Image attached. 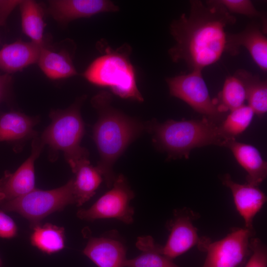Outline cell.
I'll return each mask as SVG.
<instances>
[{"label":"cell","instance_id":"6da1fadb","mask_svg":"<svg viewBox=\"0 0 267 267\" xmlns=\"http://www.w3.org/2000/svg\"><path fill=\"white\" fill-rule=\"evenodd\" d=\"M236 21V17L216 0L205 4L190 0L189 13L181 14L170 25L176 41L169 50L170 57L175 62L184 61L190 71H202L225 52V28Z\"/></svg>","mask_w":267,"mask_h":267},{"label":"cell","instance_id":"7a4b0ae2","mask_svg":"<svg viewBox=\"0 0 267 267\" xmlns=\"http://www.w3.org/2000/svg\"><path fill=\"white\" fill-rule=\"evenodd\" d=\"M112 94L105 90L91 101L98 114L93 128V138L100 157L96 167L110 188L116 178L113 172L115 163L145 129L141 122L112 107Z\"/></svg>","mask_w":267,"mask_h":267},{"label":"cell","instance_id":"3957f363","mask_svg":"<svg viewBox=\"0 0 267 267\" xmlns=\"http://www.w3.org/2000/svg\"><path fill=\"white\" fill-rule=\"evenodd\" d=\"M145 129L152 134V141L170 159L188 158L196 147L214 144L222 146L218 125L206 118L202 120L175 121L160 123L153 120Z\"/></svg>","mask_w":267,"mask_h":267},{"label":"cell","instance_id":"277c9868","mask_svg":"<svg viewBox=\"0 0 267 267\" xmlns=\"http://www.w3.org/2000/svg\"><path fill=\"white\" fill-rule=\"evenodd\" d=\"M131 49L125 44L113 50L108 47L105 54L95 59L83 73L89 83L108 88L115 95L141 102L143 98L136 84L135 72L130 59Z\"/></svg>","mask_w":267,"mask_h":267},{"label":"cell","instance_id":"5b68a950","mask_svg":"<svg viewBox=\"0 0 267 267\" xmlns=\"http://www.w3.org/2000/svg\"><path fill=\"white\" fill-rule=\"evenodd\" d=\"M84 98H80L66 109L51 111V122L40 137L44 145H48L53 151H63L72 172L89 157L88 150L80 145L85 134V125L80 112Z\"/></svg>","mask_w":267,"mask_h":267},{"label":"cell","instance_id":"8992f818","mask_svg":"<svg viewBox=\"0 0 267 267\" xmlns=\"http://www.w3.org/2000/svg\"><path fill=\"white\" fill-rule=\"evenodd\" d=\"M74 178L58 188L44 190L35 188L19 198L3 201L0 205L5 212L19 214L27 219L31 229L52 213L76 204L74 191Z\"/></svg>","mask_w":267,"mask_h":267},{"label":"cell","instance_id":"52a82bcc","mask_svg":"<svg viewBox=\"0 0 267 267\" xmlns=\"http://www.w3.org/2000/svg\"><path fill=\"white\" fill-rule=\"evenodd\" d=\"M255 234V230L236 227L219 240L204 237L198 248L206 253L202 267H240L251 253L250 240Z\"/></svg>","mask_w":267,"mask_h":267},{"label":"cell","instance_id":"ba28073f","mask_svg":"<svg viewBox=\"0 0 267 267\" xmlns=\"http://www.w3.org/2000/svg\"><path fill=\"white\" fill-rule=\"evenodd\" d=\"M134 197L126 178L122 174L116 177L112 187L91 207L77 213L78 218L89 222L104 219H115L129 224L134 222V208L131 202Z\"/></svg>","mask_w":267,"mask_h":267},{"label":"cell","instance_id":"9c48e42d","mask_svg":"<svg viewBox=\"0 0 267 267\" xmlns=\"http://www.w3.org/2000/svg\"><path fill=\"white\" fill-rule=\"evenodd\" d=\"M166 82L172 96L183 100L215 123L222 119L223 114L219 111L215 98H211L202 71L192 70L167 78Z\"/></svg>","mask_w":267,"mask_h":267},{"label":"cell","instance_id":"30bf717a","mask_svg":"<svg viewBox=\"0 0 267 267\" xmlns=\"http://www.w3.org/2000/svg\"><path fill=\"white\" fill-rule=\"evenodd\" d=\"M197 218V214L191 210H175L173 217L167 223L169 231L167 242L164 245L158 244L160 253L173 260L193 247H198L202 237L199 236L197 228L193 224Z\"/></svg>","mask_w":267,"mask_h":267},{"label":"cell","instance_id":"8fae6325","mask_svg":"<svg viewBox=\"0 0 267 267\" xmlns=\"http://www.w3.org/2000/svg\"><path fill=\"white\" fill-rule=\"evenodd\" d=\"M44 146L41 138H34L30 156L14 172H6L0 179V198L2 201L22 196L35 188V162Z\"/></svg>","mask_w":267,"mask_h":267},{"label":"cell","instance_id":"7c38bea8","mask_svg":"<svg viewBox=\"0 0 267 267\" xmlns=\"http://www.w3.org/2000/svg\"><path fill=\"white\" fill-rule=\"evenodd\" d=\"M127 251L123 238L112 229L99 237H90L83 254L97 267H125Z\"/></svg>","mask_w":267,"mask_h":267},{"label":"cell","instance_id":"4fadbf2b","mask_svg":"<svg viewBox=\"0 0 267 267\" xmlns=\"http://www.w3.org/2000/svg\"><path fill=\"white\" fill-rule=\"evenodd\" d=\"M261 25L252 22L241 32L227 33L225 52L235 55L241 46L244 47L253 61L264 72L267 71V38Z\"/></svg>","mask_w":267,"mask_h":267},{"label":"cell","instance_id":"5bb4252c","mask_svg":"<svg viewBox=\"0 0 267 267\" xmlns=\"http://www.w3.org/2000/svg\"><path fill=\"white\" fill-rule=\"evenodd\" d=\"M119 7L107 0H52L48 1V11L61 24L81 18L89 17L105 12H116Z\"/></svg>","mask_w":267,"mask_h":267},{"label":"cell","instance_id":"9a60e30c","mask_svg":"<svg viewBox=\"0 0 267 267\" xmlns=\"http://www.w3.org/2000/svg\"><path fill=\"white\" fill-rule=\"evenodd\" d=\"M221 180L231 190L236 208L244 221L245 227L255 230L254 219L267 201L265 194L258 186L235 182L228 174L222 176Z\"/></svg>","mask_w":267,"mask_h":267},{"label":"cell","instance_id":"2e32d148","mask_svg":"<svg viewBox=\"0 0 267 267\" xmlns=\"http://www.w3.org/2000/svg\"><path fill=\"white\" fill-rule=\"evenodd\" d=\"M222 146L231 150L238 163L246 171L247 183L258 186L266 178L267 162L254 146L235 139L225 141Z\"/></svg>","mask_w":267,"mask_h":267},{"label":"cell","instance_id":"e0dca14e","mask_svg":"<svg viewBox=\"0 0 267 267\" xmlns=\"http://www.w3.org/2000/svg\"><path fill=\"white\" fill-rule=\"evenodd\" d=\"M43 47L22 41L5 44L0 49V70L9 74L37 63Z\"/></svg>","mask_w":267,"mask_h":267},{"label":"cell","instance_id":"ac0fdd59","mask_svg":"<svg viewBox=\"0 0 267 267\" xmlns=\"http://www.w3.org/2000/svg\"><path fill=\"white\" fill-rule=\"evenodd\" d=\"M38 119L17 111L0 116V142L23 141L36 137L34 130Z\"/></svg>","mask_w":267,"mask_h":267},{"label":"cell","instance_id":"d6986e66","mask_svg":"<svg viewBox=\"0 0 267 267\" xmlns=\"http://www.w3.org/2000/svg\"><path fill=\"white\" fill-rule=\"evenodd\" d=\"M74 191L76 205L82 206L95 194L103 180V177L96 167L90 165L88 159L81 162L73 172Z\"/></svg>","mask_w":267,"mask_h":267},{"label":"cell","instance_id":"ffe728a7","mask_svg":"<svg viewBox=\"0 0 267 267\" xmlns=\"http://www.w3.org/2000/svg\"><path fill=\"white\" fill-rule=\"evenodd\" d=\"M45 75L52 80L65 79L77 74L69 53L42 48L37 62Z\"/></svg>","mask_w":267,"mask_h":267},{"label":"cell","instance_id":"44dd1931","mask_svg":"<svg viewBox=\"0 0 267 267\" xmlns=\"http://www.w3.org/2000/svg\"><path fill=\"white\" fill-rule=\"evenodd\" d=\"M21 27L31 42L44 46V31L45 26L44 12L41 4L35 0H21L19 5Z\"/></svg>","mask_w":267,"mask_h":267},{"label":"cell","instance_id":"7402d4cb","mask_svg":"<svg viewBox=\"0 0 267 267\" xmlns=\"http://www.w3.org/2000/svg\"><path fill=\"white\" fill-rule=\"evenodd\" d=\"M215 100L219 111L223 114L244 105L246 87L241 69L225 79L222 89Z\"/></svg>","mask_w":267,"mask_h":267},{"label":"cell","instance_id":"603a6c76","mask_svg":"<svg viewBox=\"0 0 267 267\" xmlns=\"http://www.w3.org/2000/svg\"><path fill=\"white\" fill-rule=\"evenodd\" d=\"M30 237L32 245L43 253L51 255L65 247L64 228L50 223L34 227Z\"/></svg>","mask_w":267,"mask_h":267},{"label":"cell","instance_id":"cb8c5ba5","mask_svg":"<svg viewBox=\"0 0 267 267\" xmlns=\"http://www.w3.org/2000/svg\"><path fill=\"white\" fill-rule=\"evenodd\" d=\"M135 245L141 253L134 258L127 259L125 267H180L160 253L158 244L151 236L138 237Z\"/></svg>","mask_w":267,"mask_h":267},{"label":"cell","instance_id":"d4e9b609","mask_svg":"<svg viewBox=\"0 0 267 267\" xmlns=\"http://www.w3.org/2000/svg\"><path fill=\"white\" fill-rule=\"evenodd\" d=\"M241 72L246 84L247 105L262 117L267 111V82L245 70Z\"/></svg>","mask_w":267,"mask_h":267},{"label":"cell","instance_id":"484cf974","mask_svg":"<svg viewBox=\"0 0 267 267\" xmlns=\"http://www.w3.org/2000/svg\"><path fill=\"white\" fill-rule=\"evenodd\" d=\"M254 114L252 109L245 104L230 111L224 120L218 125L219 134L224 142L235 139L249 126Z\"/></svg>","mask_w":267,"mask_h":267},{"label":"cell","instance_id":"4316f807","mask_svg":"<svg viewBox=\"0 0 267 267\" xmlns=\"http://www.w3.org/2000/svg\"><path fill=\"white\" fill-rule=\"evenodd\" d=\"M230 13L241 14L250 18H260L263 31L267 33V21L265 14L258 10L250 0H216Z\"/></svg>","mask_w":267,"mask_h":267},{"label":"cell","instance_id":"83f0119b","mask_svg":"<svg viewBox=\"0 0 267 267\" xmlns=\"http://www.w3.org/2000/svg\"><path fill=\"white\" fill-rule=\"evenodd\" d=\"M251 253L245 267H267V248L259 238L250 240Z\"/></svg>","mask_w":267,"mask_h":267},{"label":"cell","instance_id":"f1b7e54d","mask_svg":"<svg viewBox=\"0 0 267 267\" xmlns=\"http://www.w3.org/2000/svg\"><path fill=\"white\" fill-rule=\"evenodd\" d=\"M18 232V227L14 221L0 208V238L11 239Z\"/></svg>","mask_w":267,"mask_h":267},{"label":"cell","instance_id":"f546056e","mask_svg":"<svg viewBox=\"0 0 267 267\" xmlns=\"http://www.w3.org/2000/svg\"><path fill=\"white\" fill-rule=\"evenodd\" d=\"M21 0H0V25L4 24L11 11Z\"/></svg>","mask_w":267,"mask_h":267},{"label":"cell","instance_id":"4dcf8cb0","mask_svg":"<svg viewBox=\"0 0 267 267\" xmlns=\"http://www.w3.org/2000/svg\"><path fill=\"white\" fill-rule=\"evenodd\" d=\"M11 81V77L9 74L0 76V102L4 97Z\"/></svg>","mask_w":267,"mask_h":267},{"label":"cell","instance_id":"1f68e13d","mask_svg":"<svg viewBox=\"0 0 267 267\" xmlns=\"http://www.w3.org/2000/svg\"><path fill=\"white\" fill-rule=\"evenodd\" d=\"M0 267H2V261L0 258Z\"/></svg>","mask_w":267,"mask_h":267},{"label":"cell","instance_id":"d6a6232c","mask_svg":"<svg viewBox=\"0 0 267 267\" xmlns=\"http://www.w3.org/2000/svg\"><path fill=\"white\" fill-rule=\"evenodd\" d=\"M2 201L1 200V199L0 198V205L2 203Z\"/></svg>","mask_w":267,"mask_h":267}]
</instances>
